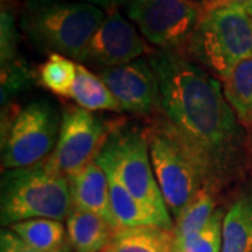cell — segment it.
I'll return each mask as SVG.
<instances>
[{
	"mask_svg": "<svg viewBox=\"0 0 252 252\" xmlns=\"http://www.w3.org/2000/svg\"><path fill=\"white\" fill-rule=\"evenodd\" d=\"M160 87V122L190 157L216 193L243 175L248 147L244 127L220 80L187 56L157 51L149 58Z\"/></svg>",
	"mask_w": 252,
	"mask_h": 252,
	"instance_id": "cell-1",
	"label": "cell"
},
{
	"mask_svg": "<svg viewBox=\"0 0 252 252\" xmlns=\"http://www.w3.org/2000/svg\"><path fill=\"white\" fill-rule=\"evenodd\" d=\"M104 18V10L84 1L28 0L20 26L39 51L79 61Z\"/></svg>",
	"mask_w": 252,
	"mask_h": 252,
	"instance_id": "cell-2",
	"label": "cell"
},
{
	"mask_svg": "<svg viewBox=\"0 0 252 252\" xmlns=\"http://www.w3.org/2000/svg\"><path fill=\"white\" fill-rule=\"evenodd\" d=\"M0 203L4 228L31 219L62 221L73 209L67 177L55 171L48 160L3 171Z\"/></svg>",
	"mask_w": 252,
	"mask_h": 252,
	"instance_id": "cell-3",
	"label": "cell"
},
{
	"mask_svg": "<svg viewBox=\"0 0 252 252\" xmlns=\"http://www.w3.org/2000/svg\"><path fill=\"white\" fill-rule=\"evenodd\" d=\"M202 4L187 58L224 81L237 63L252 56V16L235 4Z\"/></svg>",
	"mask_w": 252,
	"mask_h": 252,
	"instance_id": "cell-4",
	"label": "cell"
},
{
	"mask_svg": "<svg viewBox=\"0 0 252 252\" xmlns=\"http://www.w3.org/2000/svg\"><path fill=\"white\" fill-rule=\"evenodd\" d=\"M99 167L117 178L135 198L171 220V213L157 184L146 129L112 127L95 157Z\"/></svg>",
	"mask_w": 252,
	"mask_h": 252,
	"instance_id": "cell-5",
	"label": "cell"
},
{
	"mask_svg": "<svg viewBox=\"0 0 252 252\" xmlns=\"http://www.w3.org/2000/svg\"><path fill=\"white\" fill-rule=\"evenodd\" d=\"M146 136L156 180L175 220L206 187V181L196 161L160 122L154 121Z\"/></svg>",
	"mask_w": 252,
	"mask_h": 252,
	"instance_id": "cell-6",
	"label": "cell"
},
{
	"mask_svg": "<svg viewBox=\"0 0 252 252\" xmlns=\"http://www.w3.org/2000/svg\"><path fill=\"white\" fill-rule=\"evenodd\" d=\"M61 122L56 109L45 99H36L3 126L1 168L16 170L46 160L58 143Z\"/></svg>",
	"mask_w": 252,
	"mask_h": 252,
	"instance_id": "cell-7",
	"label": "cell"
},
{
	"mask_svg": "<svg viewBox=\"0 0 252 252\" xmlns=\"http://www.w3.org/2000/svg\"><path fill=\"white\" fill-rule=\"evenodd\" d=\"M126 13L150 44L187 56L203 4L195 0H132Z\"/></svg>",
	"mask_w": 252,
	"mask_h": 252,
	"instance_id": "cell-8",
	"label": "cell"
},
{
	"mask_svg": "<svg viewBox=\"0 0 252 252\" xmlns=\"http://www.w3.org/2000/svg\"><path fill=\"white\" fill-rule=\"evenodd\" d=\"M108 133L91 111L69 107L63 111L58 143L46 160L55 171L70 177L95 160Z\"/></svg>",
	"mask_w": 252,
	"mask_h": 252,
	"instance_id": "cell-9",
	"label": "cell"
},
{
	"mask_svg": "<svg viewBox=\"0 0 252 252\" xmlns=\"http://www.w3.org/2000/svg\"><path fill=\"white\" fill-rule=\"evenodd\" d=\"M144 54H149V48L143 38L118 10H112L91 36L79 62L104 70L135 62Z\"/></svg>",
	"mask_w": 252,
	"mask_h": 252,
	"instance_id": "cell-10",
	"label": "cell"
},
{
	"mask_svg": "<svg viewBox=\"0 0 252 252\" xmlns=\"http://www.w3.org/2000/svg\"><path fill=\"white\" fill-rule=\"evenodd\" d=\"M122 111L153 117L160 114V87L149 59H137L124 66L99 70Z\"/></svg>",
	"mask_w": 252,
	"mask_h": 252,
	"instance_id": "cell-11",
	"label": "cell"
},
{
	"mask_svg": "<svg viewBox=\"0 0 252 252\" xmlns=\"http://www.w3.org/2000/svg\"><path fill=\"white\" fill-rule=\"evenodd\" d=\"M74 209L90 212L107 220L118 230L111 209L109 180L105 171L95 160L86 165L83 170L67 177Z\"/></svg>",
	"mask_w": 252,
	"mask_h": 252,
	"instance_id": "cell-12",
	"label": "cell"
},
{
	"mask_svg": "<svg viewBox=\"0 0 252 252\" xmlns=\"http://www.w3.org/2000/svg\"><path fill=\"white\" fill-rule=\"evenodd\" d=\"M107 175L109 180L111 209L118 228L160 227L165 230H174V221L161 217L152 207L135 198L114 175Z\"/></svg>",
	"mask_w": 252,
	"mask_h": 252,
	"instance_id": "cell-13",
	"label": "cell"
},
{
	"mask_svg": "<svg viewBox=\"0 0 252 252\" xmlns=\"http://www.w3.org/2000/svg\"><path fill=\"white\" fill-rule=\"evenodd\" d=\"M66 230L76 252H104L115 233V228L101 216L74 207L66 219Z\"/></svg>",
	"mask_w": 252,
	"mask_h": 252,
	"instance_id": "cell-14",
	"label": "cell"
},
{
	"mask_svg": "<svg viewBox=\"0 0 252 252\" xmlns=\"http://www.w3.org/2000/svg\"><path fill=\"white\" fill-rule=\"evenodd\" d=\"M221 252H252V188L243 190L225 212Z\"/></svg>",
	"mask_w": 252,
	"mask_h": 252,
	"instance_id": "cell-15",
	"label": "cell"
},
{
	"mask_svg": "<svg viewBox=\"0 0 252 252\" xmlns=\"http://www.w3.org/2000/svg\"><path fill=\"white\" fill-rule=\"evenodd\" d=\"M104 252H175V234L160 227L118 228Z\"/></svg>",
	"mask_w": 252,
	"mask_h": 252,
	"instance_id": "cell-16",
	"label": "cell"
},
{
	"mask_svg": "<svg viewBox=\"0 0 252 252\" xmlns=\"http://www.w3.org/2000/svg\"><path fill=\"white\" fill-rule=\"evenodd\" d=\"M6 228H10L27 245L39 251L56 252L72 247L69 243L67 230L59 220L31 219Z\"/></svg>",
	"mask_w": 252,
	"mask_h": 252,
	"instance_id": "cell-17",
	"label": "cell"
},
{
	"mask_svg": "<svg viewBox=\"0 0 252 252\" xmlns=\"http://www.w3.org/2000/svg\"><path fill=\"white\" fill-rule=\"evenodd\" d=\"M223 93L244 129H252V56L237 63L223 81Z\"/></svg>",
	"mask_w": 252,
	"mask_h": 252,
	"instance_id": "cell-18",
	"label": "cell"
},
{
	"mask_svg": "<svg viewBox=\"0 0 252 252\" xmlns=\"http://www.w3.org/2000/svg\"><path fill=\"white\" fill-rule=\"evenodd\" d=\"M70 98L77 107L87 111H112L122 112L117 98L107 84L95 73L89 70L84 64H77V77L73 84Z\"/></svg>",
	"mask_w": 252,
	"mask_h": 252,
	"instance_id": "cell-19",
	"label": "cell"
},
{
	"mask_svg": "<svg viewBox=\"0 0 252 252\" xmlns=\"http://www.w3.org/2000/svg\"><path fill=\"white\" fill-rule=\"evenodd\" d=\"M217 193L209 187H203L192 202L184 209V212L174 220V234L175 243L195 234L206 224L217 209Z\"/></svg>",
	"mask_w": 252,
	"mask_h": 252,
	"instance_id": "cell-20",
	"label": "cell"
},
{
	"mask_svg": "<svg viewBox=\"0 0 252 252\" xmlns=\"http://www.w3.org/2000/svg\"><path fill=\"white\" fill-rule=\"evenodd\" d=\"M77 77V63L73 59L59 54H49L48 59L39 66V83L61 97H69Z\"/></svg>",
	"mask_w": 252,
	"mask_h": 252,
	"instance_id": "cell-21",
	"label": "cell"
},
{
	"mask_svg": "<svg viewBox=\"0 0 252 252\" xmlns=\"http://www.w3.org/2000/svg\"><path fill=\"white\" fill-rule=\"evenodd\" d=\"M224 215V209L217 207L200 230L180 243H175V252H221Z\"/></svg>",
	"mask_w": 252,
	"mask_h": 252,
	"instance_id": "cell-22",
	"label": "cell"
},
{
	"mask_svg": "<svg viewBox=\"0 0 252 252\" xmlns=\"http://www.w3.org/2000/svg\"><path fill=\"white\" fill-rule=\"evenodd\" d=\"M17 54V31L14 17L9 10H1V66L16 62Z\"/></svg>",
	"mask_w": 252,
	"mask_h": 252,
	"instance_id": "cell-23",
	"label": "cell"
},
{
	"mask_svg": "<svg viewBox=\"0 0 252 252\" xmlns=\"http://www.w3.org/2000/svg\"><path fill=\"white\" fill-rule=\"evenodd\" d=\"M72 247L56 252H72ZM0 252H44L35 250L24 243L17 234H14L10 228H3L0 234Z\"/></svg>",
	"mask_w": 252,
	"mask_h": 252,
	"instance_id": "cell-24",
	"label": "cell"
},
{
	"mask_svg": "<svg viewBox=\"0 0 252 252\" xmlns=\"http://www.w3.org/2000/svg\"><path fill=\"white\" fill-rule=\"evenodd\" d=\"M132 0H84V3H89L93 6H97L99 9L107 10V11H112V10H118L119 6H124L126 3H130Z\"/></svg>",
	"mask_w": 252,
	"mask_h": 252,
	"instance_id": "cell-25",
	"label": "cell"
},
{
	"mask_svg": "<svg viewBox=\"0 0 252 252\" xmlns=\"http://www.w3.org/2000/svg\"><path fill=\"white\" fill-rule=\"evenodd\" d=\"M207 3H219V4H235L245 9L252 16V0H212Z\"/></svg>",
	"mask_w": 252,
	"mask_h": 252,
	"instance_id": "cell-26",
	"label": "cell"
},
{
	"mask_svg": "<svg viewBox=\"0 0 252 252\" xmlns=\"http://www.w3.org/2000/svg\"><path fill=\"white\" fill-rule=\"evenodd\" d=\"M207 1H212V0H202V3H207Z\"/></svg>",
	"mask_w": 252,
	"mask_h": 252,
	"instance_id": "cell-27",
	"label": "cell"
}]
</instances>
